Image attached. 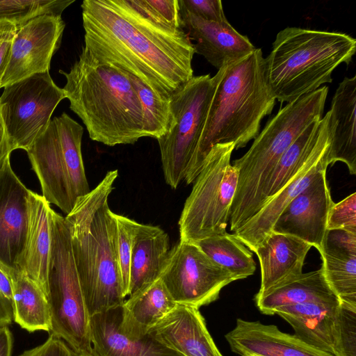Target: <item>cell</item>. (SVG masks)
<instances>
[{"label":"cell","instance_id":"cell-38","mask_svg":"<svg viewBox=\"0 0 356 356\" xmlns=\"http://www.w3.org/2000/svg\"><path fill=\"white\" fill-rule=\"evenodd\" d=\"M179 6L188 13L207 21H227L220 0H179Z\"/></svg>","mask_w":356,"mask_h":356},{"label":"cell","instance_id":"cell-10","mask_svg":"<svg viewBox=\"0 0 356 356\" xmlns=\"http://www.w3.org/2000/svg\"><path fill=\"white\" fill-rule=\"evenodd\" d=\"M215 87L214 76H193L170 96L172 122L156 140L165 181L174 189L194 159Z\"/></svg>","mask_w":356,"mask_h":356},{"label":"cell","instance_id":"cell-27","mask_svg":"<svg viewBox=\"0 0 356 356\" xmlns=\"http://www.w3.org/2000/svg\"><path fill=\"white\" fill-rule=\"evenodd\" d=\"M336 299L338 298L327 284L322 267L314 271L302 273L254 297L258 309L266 315H273V311L280 307Z\"/></svg>","mask_w":356,"mask_h":356},{"label":"cell","instance_id":"cell-29","mask_svg":"<svg viewBox=\"0 0 356 356\" xmlns=\"http://www.w3.org/2000/svg\"><path fill=\"white\" fill-rule=\"evenodd\" d=\"M13 281V318L23 329L33 332L51 331V317L44 292L22 273L10 271Z\"/></svg>","mask_w":356,"mask_h":356},{"label":"cell","instance_id":"cell-3","mask_svg":"<svg viewBox=\"0 0 356 356\" xmlns=\"http://www.w3.org/2000/svg\"><path fill=\"white\" fill-rule=\"evenodd\" d=\"M215 91L198 144L184 181L193 183L213 146L232 143L244 147L259 134L261 120L271 113L275 98L266 76L265 58L256 48L214 75Z\"/></svg>","mask_w":356,"mask_h":356},{"label":"cell","instance_id":"cell-21","mask_svg":"<svg viewBox=\"0 0 356 356\" xmlns=\"http://www.w3.org/2000/svg\"><path fill=\"white\" fill-rule=\"evenodd\" d=\"M183 356H222L198 308L178 305L147 331Z\"/></svg>","mask_w":356,"mask_h":356},{"label":"cell","instance_id":"cell-5","mask_svg":"<svg viewBox=\"0 0 356 356\" xmlns=\"http://www.w3.org/2000/svg\"><path fill=\"white\" fill-rule=\"evenodd\" d=\"M328 87L288 103L271 118L248 150L232 164L238 172L230 211V230L245 225L264 202L267 183L277 162L305 128L323 117Z\"/></svg>","mask_w":356,"mask_h":356},{"label":"cell","instance_id":"cell-2","mask_svg":"<svg viewBox=\"0 0 356 356\" xmlns=\"http://www.w3.org/2000/svg\"><path fill=\"white\" fill-rule=\"evenodd\" d=\"M118 176L106 172L66 215L72 255L90 317L126 300L118 260L117 222L108 197Z\"/></svg>","mask_w":356,"mask_h":356},{"label":"cell","instance_id":"cell-42","mask_svg":"<svg viewBox=\"0 0 356 356\" xmlns=\"http://www.w3.org/2000/svg\"><path fill=\"white\" fill-rule=\"evenodd\" d=\"M12 152L0 116V175L6 163L10 161V156Z\"/></svg>","mask_w":356,"mask_h":356},{"label":"cell","instance_id":"cell-12","mask_svg":"<svg viewBox=\"0 0 356 356\" xmlns=\"http://www.w3.org/2000/svg\"><path fill=\"white\" fill-rule=\"evenodd\" d=\"M274 314L309 345L333 356H356V307L336 299L280 307Z\"/></svg>","mask_w":356,"mask_h":356},{"label":"cell","instance_id":"cell-13","mask_svg":"<svg viewBox=\"0 0 356 356\" xmlns=\"http://www.w3.org/2000/svg\"><path fill=\"white\" fill-rule=\"evenodd\" d=\"M160 279L177 304L198 309L216 300L222 288L235 281L197 245L181 240L170 250Z\"/></svg>","mask_w":356,"mask_h":356},{"label":"cell","instance_id":"cell-6","mask_svg":"<svg viewBox=\"0 0 356 356\" xmlns=\"http://www.w3.org/2000/svg\"><path fill=\"white\" fill-rule=\"evenodd\" d=\"M355 50V39L343 33L299 27L280 31L265 58L275 99L289 103L330 83L334 70L348 65Z\"/></svg>","mask_w":356,"mask_h":356},{"label":"cell","instance_id":"cell-36","mask_svg":"<svg viewBox=\"0 0 356 356\" xmlns=\"http://www.w3.org/2000/svg\"><path fill=\"white\" fill-rule=\"evenodd\" d=\"M319 253L356 257V233L346 229H327Z\"/></svg>","mask_w":356,"mask_h":356},{"label":"cell","instance_id":"cell-40","mask_svg":"<svg viewBox=\"0 0 356 356\" xmlns=\"http://www.w3.org/2000/svg\"><path fill=\"white\" fill-rule=\"evenodd\" d=\"M17 31L13 23L0 21V86L9 63L12 42Z\"/></svg>","mask_w":356,"mask_h":356},{"label":"cell","instance_id":"cell-44","mask_svg":"<svg viewBox=\"0 0 356 356\" xmlns=\"http://www.w3.org/2000/svg\"><path fill=\"white\" fill-rule=\"evenodd\" d=\"M13 318V304L0 293V327L10 324Z\"/></svg>","mask_w":356,"mask_h":356},{"label":"cell","instance_id":"cell-7","mask_svg":"<svg viewBox=\"0 0 356 356\" xmlns=\"http://www.w3.org/2000/svg\"><path fill=\"white\" fill-rule=\"evenodd\" d=\"M83 128L66 113L51 120L26 150L42 196L66 215L90 191L81 153Z\"/></svg>","mask_w":356,"mask_h":356},{"label":"cell","instance_id":"cell-39","mask_svg":"<svg viewBox=\"0 0 356 356\" xmlns=\"http://www.w3.org/2000/svg\"><path fill=\"white\" fill-rule=\"evenodd\" d=\"M19 356H74V354L64 341L51 334L44 343L24 351Z\"/></svg>","mask_w":356,"mask_h":356},{"label":"cell","instance_id":"cell-30","mask_svg":"<svg viewBox=\"0 0 356 356\" xmlns=\"http://www.w3.org/2000/svg\"><path fill=\"white\" fill-rule=\"evenodd\" d=\"M218 265L229 272L235 280L254 273L256 264L252 254L234 234L227 232L194 243Z\"/></svg>","mask_w":356,"mask_h":356},{"label":"cell","instance_id":"cell-20","mask_svg":"<svg viewBox=\"0 0 356 356\" xmlns=\"http://www.w3.org/2000/svg\"><path fill=\"white\" fill-rule=\"evenodd\" d=\"M330 143L320 149L306 163L292 180L268 200L234 236L254 252L272 232L273 227L285 208L314 179L318 171L327 168Z\"/></svg>","mask_w":356,"mask_h":356},{"label":"cell","instance_id":"cell-22","mask_svg":"<svg viewBox=\"0 0 356 356\" xmlns=\"http://www.w3.org/2000/svg\"><path fill=\"white\" fill-rule=\"evenodd\" d=\"M28 204L29 227L19 273L34 282L47 297L53 209L42 195L31 190Z\"/></svg>","mask_w":356,"mask_h":356},{"label":"cell","instance_id":"cell-43","mask_svg":"<svg viewBox=\"0 0 356 356\" xmlns=\"http://www.w3.org/2000/svg\"><path fill=\"white\" fill-rule=\"evenodd\" d=\"M13 337L7 326L0 327V356H11Z\"/></svg>","mask_w":356,"mask_h":356},{"label":"cell","instance_id":"cell-16","mask_svg":"<svg viewBox=\"0 0 356 356\" xmlns=\"http://www.w3.org/2000/svg\"><path fill=\"white\" fill-rule=\"evenodd\" d=\"M29 191L9 161L0 175V264L11 271L19 272L26 245Z\"/></svg>","mask_w":356,"mask_h":356},{"label":"cell","instance_id":"cell-9","mask_svg":"<svg viewBox=\"0 0 356 356\" xmlns=\"http://www.w3.org/2000/svg\"><path fill=\"white\" fill-rule=\"evenodd\" d=\"M234 149L232 143L216 144L205 157L181 213L179 240L195 243L226 232L238 178L230 163Z\"/></svg>","mask_w":356,"mask_h":356},{"label":"cell","instance_id":"cell-1","mask_svg":"<svg viewBox=\"0 0 356 356\" xmlns=\"http://www.w3.org/2000/svg\"><path fill=\"white\" fill-rule=\"evenodd\" d=\"M81 8L83 47L98 62L164 97L193 76L195 53L187 33L161 22L140 0H84Z\"/></svg>","mask_w":356,"mask_h":356},{"label":"cell","instance_id":"cell-41","mask_svg":"<svg viewBox=\"0 0 356 356\" xmlns=\"http://www.w3.org/2000/svg\"><path fill=\"white\" fill-rule=\"evenodd\" d=\"M10 271L0 264V293L12 302L13 291Z\"/></svg>","mask_w":356,"mask_h":356},{"label":"cell","instance_id":"cell-8","mask_svg":"<svg viewBox=\"0 0 356 356\" xmlns=\"http://www.w3.org/2000/svg\"><path fill=\"white\" fill-rule=\"evenodd\" d=\"M51 249L47 301L51 334L76 353H91L90 319L76 273L65 218L51 213Z\"/></svg>","mask_w":356,"mask_h":356},{"label":"cell","instance_id":"cell-11","mask_svg":"<svg viewBox=\"0 0 356 356\" xmlns=\"http://www.w3.org/2000/svg\"><path fill=\"white\" fill-rule=\"evenodd\" d=\"M65 98L49 72L5 86L0 97V116L11 150L26 151L47 129L54 111Z\"/></svg>","mask_w":356,"mask_h":356},{"label":"cell","instance_id":"cell-17","mask_svg":"<svg viewBox=\"0 0 356 356\" xmlns=\"http://www.w3.org/2000/svg\"><path fill=\"white\" fill-rule=\"evenodd\" d=\"M122 305L90 316L91 353L95 356H183L148 332L137 335L124 329Z\"/></svg>","mask_w":356,"mask_h":356},{"label":"cell","instance_id":"cell-37","mask_svg":"<svg viewBox=\"0 0 356 356\" xmlns=\"http://www.w3.org/2000/svg\"><path fill=\"white\" fill-rule=\"evenodd\" d=\"M149 12L161 22L175 29H183L179 0H141Z\"/></svg>","mask_w":356,"mask_h":356},{"label":"cell","instance_id":"cell-45","mask_svg":"<svg viewBox=\"0 0 356 356\" xmlns=\"http://www.w3.org/2000/svg\"><path fill=\"white\" fill-rule=\"evenodd\" d=\"M74 356H95L92 353H88V352L79 353H76L74 352Z\"/></svg>","mask_w":356,"mask_h":356},{"label":"cell","instance_id":"cell-19","mask_svg":"<svg viewBox=\"0 0 356 356\" xmlns=\"http://www.w3.org/2000/svg\"><path fill=\"white\" fill-rule=\"evenodd\" d=\"M232 352L241 356H333L312 346L295 334L282 332L275 325L237 318L225 334Z\"/></svg>","mask_w":356,"mask_h":356},{"label":"cell","instance_id":"cell-15","mask_svg":"<svg viewBox=\"0 0 356 356\" xmlns=\"http://www.w3.org/2000/svg\"><path fill=\"white\" fill-rule=\"evenodd\" d=\"M326 170H320L312 182L292 200L276 220L272 232L297 237L321 250L328 213L334 204Z\"/></svg>","mask_w":356,"mask_h":356},{"label":"cell","instance_id":"cell-18","mask_svg":"<svg viewBox=\"0 0 356 356\" xmlns=\"http://www.w3.org/2000/svg\"><path fill=\"white\" fill-rule=\"evenodd\" d=\"M181 26L193 43L195 53L202 56L218 70L237 61L256 47L246 35L229 23L201 19L179 6Z\"/></svg>","mask_w":356,"mask_h":356},{"label":"cell","instance_id":"cell-25","mask_svg":"<svg viewBox=\"0 0 356 356\" xmlns=\"http://www.w3.org/2000/svg\"><path fill=\"white\" fill-rule=\"evenodd\" d=\"M332 127L327 164H346L356 174V76L345 77L339 84L329 111Z\"/></svg>","mask_w":356,"mask_h":356},{"label":"cell","instance_id":"cell-14","mask_svg":"<svg viewBox=\"0 0 356 356\" xmlns=\"http://www.w3.org/2000/svg\"><path fill=\"white\" fill-rule=\"evenodd\" d=\"M65 29L61 16H37L19 29L13 40L10 60L0 88L33 74L49 72Z\"/></svg>","mask_w":356,"mask_h":356},{"label":"cell","instance_id":"cell-35","mask_svg":"<svg viewBox=\"0 0 356 356\" xmlns=\"http://www.w3.org/2000/svg\"><path fill=\"white\" fill-rule=\"evenodd\" d=\"M342 229L356 233V193L350 194L330 209L327 229Z\"/></svg>","mask_w":356,"mask_h":356},{"label":"cell","instance_id":"cell-34","mask_svg":"<svg viewBox=\"0 0 356 356\" xmlns=\"http://www.w3.org/2000/svg\"><path fill=\"white\" fill-rule=\"evenodd\" d=\"M118 231V260L126 298L128 296L133 240L138 222L115 213Z\"/></svg>","mask_w":356,"mask_h":356},{"label":"cell","instance_id":"cell-31","mask_svg":"<svg viewBox=\"0 0 356 356\" xmlns=\"http://www.w3.org/2000/svg\"><path fill=\"white\" fill-rule=\"evenodd\" d=\"M126 73L141 103L145 136L157 139L168 131L172 122L170 97L159 95L140 79Z\"/></svg>","mask_w":356,"mask_h":356},{"label":"cell","instance_id":"cell-28","mask_svg":"<svg viewBox=\"0 0 356 356\" xmlns=\"http://www.w3.org/2000/svg\"><path fill=\"white\" fill-rule=\"evenodd\" d=\"M177 305L159 279L126 298L122 305V325L130 333L145 334Z\"/></svg>","mask_w":356,"mask_h":356},{"label":"cell","instance_id":"cell-26","mask_svg":"<svg viewBox=\"0 0 356 356\" xmlns=\"http://www.w3.org/2000/svg\"><path fill=\"white\" fill-rule=\"evenodd\" d=\"M331 134L327 111L309 124L282 154L267 183L264 204L284 188L316 152L331 142Z\"/></svg>","mask_w":356,"mask_h":356},{"label":"cell","instance_id":"cell-33","mask_svg":"<svg viewBox=\"0 0 356 356\" xmlns=\"http://www.w3.org/2000/svg\"><path fill=\"white\" fill-rule=\"evenodd\" d=\"M74 1L75 0H0V21H9L18 29L37 16H61L64 10Z\"/></svg>","mask_w":356,"mask_h":356},{"label":"cell","instance_id":"cell-23","mask_svg":"<svg viewBox=\"0 0 356 356\" xmlns=\"http://www.w3.org/2000/svg\"><path fill=\"white\" fill-rule=\"evenodd\" d=\"M312 247L297 237L272 232L254 251L261 268V284L256 296L302 274Z\"/></svg>","mask_w":356,"mask_h":356},{"label":"cell","instance_id":"cell-4","mask_svg":"<svg viewBox=\"0 0 356 356\" xmlns=\"http://www.w3.org/2000/svg\"><path fill=\"white\" fill-rule=\"evenodd\" d=\"M62 88L70 108L82 120L89 137L108 146L134 144L146 137L137 92L126 72L96 60L83 47Z\"/></svg>","mask_w":356,"mask_h":356},{"label":"cell","instance_id":"cell-46","mask_svg":"<svg viewBox=\"0 0 356 356\" xmlns=\"http://www.w3.org/2000/svg\"><path fill=\"white\" fill-rule=\"evenodd\" d=\"M252 356H255V355H252Z\"/></svg>","mask_w":356,"mask_h":356},{"label":"cell","instance_id":"cell-24","mask_svg":"<svg viewBox=\"0 0 356 356\" xmlns=\"http://www.w3.org/2000/svg\"><path fill=\"white\" fill-rule=\"evenodd\" d=\"M170 248L169 236L163 229L138 222L133 240L127 298L160 279Z\"/></svg>","mask_w":356,"mask_h":356},{"label":"cell","instance_id":"cell-32","mask_svg":"<svg viewBox=\"0 0 356 356\" xmlns=\"http://www.w3.org/2000/svg\"><path fill=\"white\" fill-rule=\"evenodd\" d=\"M324 275L341 304L356 307V257L320 253Z\"/></svg>","mask_w":356,"mask_h":356}]
</instances>
